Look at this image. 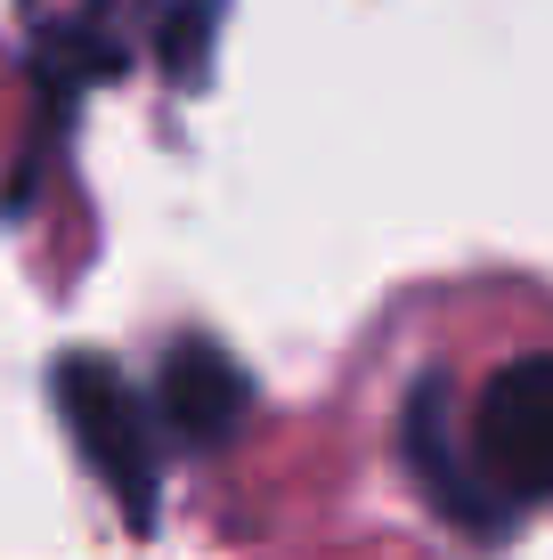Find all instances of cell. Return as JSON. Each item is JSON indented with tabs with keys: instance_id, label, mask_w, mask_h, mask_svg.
I'll list each match as a JSON object with an SVG mask.
<instances>
[{
	"instance_id": "cell-4",
	"label": "cell",
	"mask_w": 553,
	"mask_h": 560,
	"mask_svg": "<svg viewBox=\"0 0 553 560\" xmlns=\"http://www.w3.org/2000/svg\"><path fill=\"white\" fill-rule=\"evenodd\" d=\"M440 415H448V398L431 390H415V407H407V455H415V471L431 479V495H440V504L456 512V520H472V528H488V495L481 488H464V471H456V455H448V431H440Z\"/></svg>"
},
{
	"instance_id": "cell-1",
	"label": "cell",
	"mask_w": 553,
	"mask_h": 560,
	"mask_svg": "<svg viewBox=\"0 0 553 560\" xmlns=\"http://www.w3.org/2000/svg\"><path fill=\"white\" fill-rule=\"evenodd\" d=\"M57 415H66L90 479L123 504V520L130 528H155V504H163L155 447H147V415L130 398V382L114 374V358H90V350L57 358Z\"/></svg>"
},
{
	"instance_id": "cell-5",
	"label": "cell",
	"mask_w": 553,
	"mask_h": 560,
	"mask_svg": "<svg viewBox=\"0 0 553 560\" xmlns=\"http://www.w3.org/2000/svg\"><path fill=\"white\" fill-rule=\"evenodd\" d=\"M212 16H220V0H180V16L163 25V57H171V73H180V82H196V73H204Z\"/></svg>"
},
{
	"instance_id": "cell-3",
	"label": "cell",
	"mask_w": 553,
	"mask_h": 560,
	"mask_svg": "<svg viewBox=\"0 0 553 560\" xmlns=\"http://www.w3.org/2000/svg\"><path fill=\"white\" fill-rule=\"evenodd\" d=\"M155 398H163L171 431H180L187 447H220V439H237L244 407H253V382H244V365L228 358L220 341H171L163 374H155Z\"/></svg>"
},
{
	"instance_id": "cell-2",
	"label": "cell",
	"mask_w": 553,
	"mask_h": 560,
	"mask_svg": "<svg viewBox=\"0 0 553 560\" xmlns=\"http://www.w3.org/2000/svg\"><path fill=\"white\" fill-rule=\"evenodd\" d=\"M472 455H481L488 488L512 495V504L553 495V358H521L481 390Z\"/></svg>"
}]
</instances>
